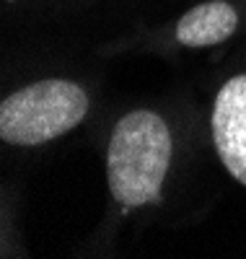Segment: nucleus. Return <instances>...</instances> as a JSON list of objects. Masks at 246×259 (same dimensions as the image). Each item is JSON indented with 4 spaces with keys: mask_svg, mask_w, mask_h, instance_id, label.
Wrapping results in <instances>:
<instances>
[{
    "mask_svg": "<svg viewBox=\"0 0 246 259\" xmlns=\"http://www.w3.org/2000/svg\"><path fill=\"white\" fill-rule=\"evenodd\" d=\"M174 153L169 124L148 109L125 114L109 138L106 179L122 207H143L161 197Z\"/></svg>",
    "mask_w": 246,
    "mask_h": 259,
    "instance_id": "obj_1",
    "label": "nucleus"
},
{
    "mask_svg": "<svg viewBox=\"0 0 246 259\" xmlns=\"http://www.w3.org/2000/svg\"><path fill=\"white\" fill-rule=\"evenodd\" d=\"M238 29V13L226 0H208L187 11L176 24V41L182 47L202 50L226 41Z\"/></svg>",
    "mask_w": 246,
    "mask_h": 259,
    "instance_id": "obj_4",
    "label": "nucleus"
},
{
    "mask_svg": "<svg viewBox=\"0 0 246 259\" xmlns=\"http://www.w3.org/2000/svg\"><path fill=\"white\" fill-rule=\"evenodd\" d=\"M6 3H16V0H6Z\"/></svg>",
    "mask_w": 246,
    "mask_h": 259,
    "instance_id": "obj_5",
    "label": "nucleus"
},
{
    "mask_svg": "<svg viewBox=\"0 0 246 259\" xmlns=\"http://www.w3.org/2000/svg\"><path fill=\"white\" fill-rule=\"evenodd\" d=\"M88 114L83 85L44 78L13 91L0 104V138L8 145L34 148L75 130Z\"/></svg>",
    "mask_w": 246,
    "mask_h": 259,
    "instance_id": "obj_2",
    "label": "nucleus"
},
{
    "mask_svg": "<svg viewBox=\"0 0 246 259\" xmlns=\"http://www.w3.org/2000/svg\"><path fill=\"white\" fill-rule=\"evenodd\" d=\"M213 143L226 171L246 187V73L228 78L213 104Z\"/></svg>",
    "mask_w": 246,
    "mask_h": 259,
    "instance_id": "obj_3",
    "label": "nucleus"
}]
</instances>
